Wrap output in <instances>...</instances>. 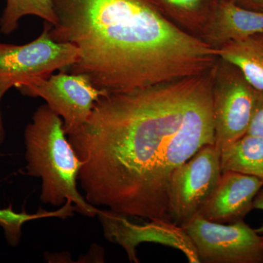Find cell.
<instances>
[{
  "label": "cell",
  "instance_id": "cell-11",
  "mask_svg": "<svg viewBox=\"0 0 263 263\" xmlns=\"http://www.w3.org/2000/svg\"><path fill=\"white\" fill-rule=\"evenodd\" d=\"M214 36L219 45L263 33V11L243 8L230 0L218 5Z\"/></svg>",
  "mask_w": 263,
  "mask_h": 263
},
{
  "label": "cell",
  "instance_id": "cell-19",
  "mask_svg": "<svg viewBox=\"0 0 263 263\" xmlns=\"http://www.w3.org/2000/svg\"><path fill=\"white\" fill-rule=\"evenodd\" d=\"M254 209H259V210L263 211V188H261L259 193L257 194L256 197H254L253 202ZM257 233H263V224L258 229L255 230ZM262 238L263 245V236H261Z\"/></svg>",
  "mask_w": 263,
  "mask_h": 263
},
{
  "label": "cell",
  "instance_id": "cell-7",
  "mask_svg": "<svg viewBox=\"0 0 263 263\" xmlns=\"http://www.w3.org/2000/svg\"><path fill=\"white\" fill-rule=\"evenodd\" d=\"M48 78L32 79L18 91L24 96L41 98L63 121L67 136L76 133L88 120L95 103L107 91L95 87L87 76L59 71Z\"/></svg>",
  "mask_w": 263,
  "mask_h": 263
},
{
  "label": "cell",
  "instance_id": "cell-17",
  "mask_svg": "<svg viewBox=\"0 0 263 263\" xmlns=\"http://www.w3.org/2000/svg\"><path fill=\"white\" fill-rule=\"evenodd\" d=\"M247 135L263 137V92L261 91Z\"/></svg>",
  "mask_w": 263,
  "mask_h": 263
},
{
  "label": "cell",
  "instance_id": "cell-12",
  "mask_svg": "<svg viewBox=\"0 0 263 263\" xmlns=\"http://www.w3.org/2000/svg\"><path fill=\"white\" fill-rule=\"evenodd\" d=\"M217 56L235 66L246 80L263 92V33L221 45Z\"/></svg>",
  "mask_w": 263,
  "mask_h": 263
},
{
  "label": "cell",
  "instance_id": "cell-13",
  "mask_svg": "<svg viewBox=\"0 0 263 263\" xmlns=\"http://www.w3.org/2000/svg\"><path fill=\"white\" fill-rule=\"evenodd\" d=\"M221 169L254 176L263 182V137L246 135L221 151Z\"/></svg>",
  "mask_w": 263,
  "mask_h": 263
},
{
  "label": "cell",
  "instance_id": "cell-2",
  "mask_svg": "<svg viewBox=\"0 0 263 263\" xmlns=\"http://www.w3.org/2000/svg\"><path fill=\"white\" fill-rule=\"evenodd\" d=\"M51 37L79 57L67 72L108 93L142 89L214 68L217 49L163 16L148 0H53Z\"/></svg>",
  "mask_w": 263,
  "mask_h": 263
},
{
  "label": "cell",
  "instance_id": "cell-10",
  "mask_svg": "<svg viewBox=\"0 0 263 263\" xmlns=\"http://www.w3.org/2000/svg\"><path fill=\"white\" fill-rule=\"evenodd\" d=\"M262 186V181L254 176L223 171L215 190L198 215L221 224L243 220L254 209V197Z\"/></svg>",
  "mask_w": 263,
  "mask_h": 263
},
{
  "label": "cell",
  "instance_id": "cell-4",
  "mask_svg": "<svg viewBox=\"0 0 263 263\" xmlns=\"http://www.w3.org/2000/svg\"><path fill=\"white\" fill-rule=\"evenodd\" d=\"M49 29L45 22L41 34L27 44L0 43V100L12 88L18 89L32 79L67 71L77 61V48L55 41Z\"/></svg>",
  "mask_w": 263,
  "mask_h": 263
},
{
  "label": "cell",
  "instance_id": "cell-16",
  "mask_svg": "<svg viewBox=\"0 0 263 263\" xmlns=\"http://www.w3.org/2000/svg\"><path fill=\"white\" fill-rule=\"evenodd\" d=\"M156 8L165 6L167 8L183 13H195L205 5V0H148Z\"/></svg>",
  "mask_w": 263,
  "mask_h": 263
},
{
  "label": "cell",
  "instance_id": "cell-18",
  "mask_svg": "<svg viewBox=\"0 0 263 263\" xmlns=\"http://www.w3.org/2000/svg\"><path fill=\"white\" fill-rule=\"evenodd\" d=\"M230 1L243 8L263 11V0H230Z\"/></svg>",
  "mask_w": 263,
  "mask_h": 263
},
{
  "label": "cell",
  "instance_id": "cell-8",
  "mask_svg": "<svg viewBox=\"0 0 263 263\" xmlns=\"http://www.w3.org/2000/svg\"><path fill=\"white\" fill-rule=\"evenodd\" d=\"M228 66L224 85L213 91L214 145L220 152L247 135L260 92L237 67Z\"/></svg>",
  "mask_w": 263,
  "mask_h": 263
},
{
  "label": "cell",
  "instance_id": "cell-3",
  "mask_svg": "<svg viewBox=\"0 0 263 263\" xmlns=\"http://www.w3.org/2000/svg\"><path fill=\"white\" fill-rule=\"evenodd\" d=\"M66 136L62 118L47 104L40 106L24 131L27 174L42 179L44 203L59 206L70 202L81 214L93 217L100 209L79 193L78 176L82 162Z\"/></svg>",
  "mask_w": 263,
  "mask_h": 263
},
{
  "label": "cell",
  "instance_id": "cell-14",
  "mask_svg": "<svg viewBox=\"0 0 263 263\" xmlns=\"http://www.w3.org/2000/svg\"><path fill=\"white\" fill-rule=\"evenodd\" d=\"M34 15L51 25L57 22L53 0H6V5L0 17V32L11 34L19 27L21 19Z\"/></svg>",
  "mask_w": 263,
  "mask_h": 263
},
{
  "label": "cell",
  "instance_id": "cell-15",
  "mask_svg": "<svg viewBox=\"0 0 263 263\" xmlns=\"http://www.w3.org/2000/svg\"><path fill=\"white\" fill-rule=\"evenodd\" d=\"M34 218V214L15 213L11 208L0 209V227L4 229L7 238L12 245L18 243L22 227L24 223Z\"/></svg>",
  "mask_w": 263,
  "mask_h": 263
},
{
  "label": "cell",
  "instance_id": "cell-6",
  "mask_svg": "<svg viewBox=\"0 0 263 263\" xmlns=\"http://www.w3.org/2000/svg\"><path fill=\"white\" fill-rule=\"evenodd\" d=\"M181 227L196 247L200 262L263 263L262 238L243 219L226 226L197 214Z\"/></svg>",
  "mask_w": 263,
  "mask_h": 263
},
{
  "label": "cell",
  "instance_id": "cell-1",
  "mask_svg": "<svg viewBox=\"0 0 263 263\" xmlns=\"http://www.w3.org/2000/svg\"><path fill=\"white\" fill-rule=\"evenodd\" d=\"M214 73L102 97L84 125L67 136L82 162L78 181L86 201L127 217L171 220L166 152L213 95Z\"/></svg>",
  "mask_w": 263,
  "mask_h": 263
},
{
  "label": "cell",
  "instance_id": "cell-5",
  "mask_svg": "<svg viewBox=\"0 0 263 263\" xmlns=\"http://www.w3.org/2000/svg\"><path fill=\"white\" fill-rule=\"evenodd\" d=\"M221 174V152L214 144L202 147L175 169L168 186L171 221L182 226L197 216L215 190Z\"/></svg>",
  "mask_w": 263,
  "mask_h": 263
},
{
  "label": "cell",
  "instance_id": "cell-20",
  "mask_svg": "<svg viewBox=\"0 0 263 263\" xmlns=\"http://www.w3.org/2000/svg\"><path fill=\"white\" fill-rule=\"evenodd\" d=\"M1 101V100H0ZM5 139V129L3 126V119H2L1 111H0V145L3 143Z\"/></svg>",
  "mask_w": 263,
  "mask_h": 263
},
{
  "label": "cell",
  "instance_id": "cell-9",
  "mask_svg": "<svg viewBox=\"0 0 263 263\" xmlns=\"http://www.w3.org/2000/svg\"><path fill=\"white\" fill-rule=\"evenodd\" d=\"M98 215L105 238L123 247L130 262H139L137 246L144 242L160 243L181 251L189 262L200 263L196 247L182 227L167 219H154L144 224L132 222L127 216L100 209Z\"/></svg>",
  "mask_w": 263,
  "mask_h": 263
}]
</instances>
